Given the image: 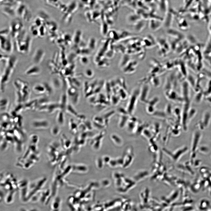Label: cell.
<instances>
[{
  "label": "cell",
  "mask_w": 211,
  "mask_h": 211,
  "mask_svg": "<svg viewBox=\"0 0 211 211\" xmlns=\"http://www.w3.org/2000/svg\"><path fill=\"white\" fill-rule=\"evenodd\" d=\"M137 92L132 94L133 95L131 96L129 102L127 111L130 114H132L134 111L137 98Z\"/></svg>",
  "instance_id": "5bb4252c"
},
{
  "label": "cell",
  "mask_w": 211,
  "mask_h": 211,
  "mask_svg": "<svg viewBox=\"0 0 211 211\" xmlns=\"http://www.w3.org/2000/svg\"><path fill=\"white\" fill-rule=\"evenodd\" d=\"M62 201L60 198L56 196L52 200L50 207V211H61Z\"/></svg>",
  "instance_id": "8fae6325"
},
{
  "label": "cell",
  "mask_w": 211,
  "mask_h": 211,
  "mask_svg": "<svg viewBox=\"0 0 211 211\" xmlns=\"http://www.w3.org/2000/svg\"><path fill=\"white\" fill-rule=\"evenodd\" d=\"M53 197L50 189L42 190L39 192V201L43 204L48 205Z\"/></svg>",
  "instance_id": "52a82bcc"
},
{
  "label": "cell",
  "mask_w": 211,
  "mask_h": 211,
  "mask_svg": "<svg viewBox=\"0 0 211 211\" xmlns=\"http://www.w3.org/2000/svg\"><path fill=\"white\" fill-rule=\"evenodd\" d=\"M17 191L13 190L7 191L5 198V201L6 203L10 204L13 202L15 193Z\"/></svg>",
  "instance_id": "ac0fdd59"
},
{
  "label": "cell",
  "mask_w": 211,
  "mask_h": 211,
  "mask_svg": "<svg viewBox=\"0 0 211 211\" xmlns=\"http://www.w3.org/2000/svg\"><path fill=\"white\" fill-rule=\"evenodd\" d=\"M9 102L6 98H3L1 101V109L3 110H5L8 108Z\"/></svg>",
  "instance_id": "cb8c5ba5"
},
{
  "label": "cell",
  "mask_w": 211,
  "mask_h": 211,
  "mask_svg": "<svg viewBox=\"0 0 211 211\" xmlns=\"http://www.w3.org/2000/svg\"><path fill=\"white\" fill-rule=\"evenodd\" d=\"M187 148L186 147L184 148H182L179 149L176 151H175L174 153H170L169 151H167L166 150H164L165 151V152L166 154H167L168 156H169L170 157H171V158H172L173 160L177 161L179 160L181 156H182L184 153V151H186V150L184 151Z\"/></svg>",
  "instance_id": "7c38bea8"
},
{
  "label": "cell",
  "mask_w": 211,
  "mask_h": 211,
  "mask_svg": "<svg viewBox=\"0 0 211 211\" xmlns=\"http://www.w3.org/2000/svg\"><path fill=\"white\" fill-rule=\"evenodd\" d=\"M132 25L133 29L136 32H140L145 27L146 22L144 20L142 19Z\"/></svg>",
  "instance_id": "e0dca14e"
},
{
  "label": "cell",
  "mask_w": 211,
  "mask_h": 211,
  "mask_svg": "<svg viewBox=\"0 0 211 211\" xmlns=\"http://www.w3.org/2000/svg\"><path fill=\"white\" fill-rule=\"evenodd\" d=\"M142 18L137 14H131L127 18V21L130 25H133L142 20Z\"/></svg>",
  "instance_id": "9a60e30c"
},
{
  "label": "cell",
  "mask_w": 211,
  "mask_h": 211,
  "mask_svg": "<svg viewBox=\"0 0 211 211\" xmlns=\"http://www.w3.org/2000/svg\"><path fill=\"white\" fill-rule=\"evenodd\" d=\"M29 183L26 180L18 182V190L21 200L24 202H27V198Z\"/></svg>",
  "instance_id": "5b68a950"
},
{
  "label": "cell",
  "mask_w": 211,
  "mask_h": 211,
  "mask_svg": "<svg viewBox=\"0 0 211 211\" xmlns=\"http://www.w3.org/2000/svg\"><path fill=\"white\" fill-rule=\"evenodd\" d=\"M162 24L160 20L151 19L149 22V26L151 30L156 31L161 27Z\"/></svg>",
  "instance_id": "2e32d148"
},
{
  "label": "cell",
  "mask_w": 211,
  "mask_h": 211,
  "mask_svg": "<svg viewBox=\"0 0 211 211\" xmlns=\"http://www.w3.org/2000/svg\"><path fill=\"white\" fill-rule=\"evenodd\" d=\"M41 69L38 65H34L29 67L26 71V75L29 76H34L39 75L41 72Z\"/></svg>",
  "instance_id": "4fadbf2b"
},
{
  "label": "cell",
  "mask_w": 211,
  "mask_h": 211,
  "mask_svg": "<svg viewBox=\"0 0 211 211\" xmlns=\"http://www.w3.org/2000/svg\"><path fill=\"white\" fill-rule=\"evenodd\" d=\"M149 175V172L148 171H141L138 172L134 177L135 181H138L145 179Z\"/></svg>",
  "instance_id": "d6986e66"
},
{
  "label": "cell",
  "mask_w": 211,
  "mask_h": 211,
  "mask_svg": "<svg viewBox=\"0 0 211 211\" xmlns=\"http://www.w3.org/2000/svg\"><path fill=\"white\" fill-rule=\"evenodd\" d=\"M39 137L36 134L31 135L29 144L24 153L18 159L16 165L19 168L28 170L33 167L39 161L40 153L38 144Z\"/></svg>",
  "instance_id": "6da1fadb"
},
{
  "label": "cell",
  "mask_w": 211,
  "mask_h": 211,
  "mask_svg": "<svg viewBox=\"0 0 211 211\" xmlns=\"http://www.w3.org/2000/svg\"><path fill=\"white\" fill-rule=\"evenodd\" d=\"M45 55L44 51L42 49H37L33 56L32 60L34 64L39 65L42 61Z\"/></svg>",
  "instance_id": "30bf717a"
},
{
  "label": "cell",
  "mask_w": 211,
  "mask_h": 211,
  "mask_svg": "<svg viewBox=\"0 0 211 211\" xmlns=\"http://www.w3.org/2000/svg\"><path fill=\"white\" fill-rule=\"evenodd\" d=\"M47 179L42 177L38 179L29 183L28 193L27 202L29 201L31 198L35 194L42 190V188L45 185Z\"/></svg>",
  "instance_id": "277c9868"
},
{
  "label": "cell",
  "mask_w": 211,
  "mask_h": 211,
  "mask_svg": "<svg viewBox=\"0 0 211 211\" xmlns=\"http://www.w3.org/2000/svg\"><path fill=\"white\" fill-rule=\"evenodd\" d=\"M7 114H4L2 116V120L3 122H6L8 121L9 118Z\"/></svg>",
  "instance_id": "83f0119b"
},
{
  "label": "cell",
  "mask_w": 211,
  "mask_h": 211,
  "mask_svg": "<svg viewBox=\"0 0 211 211\" xmlns=\"http://www.w3.org/2000/svg\"><path fill=\"white\" fill-rule=\"evenodd\" d=\"M49 123L46 120L40 119L35 120L32 123V126L34 128L37 130L47 129L49 127Z\"/></svg>",
  "instance_id": "ba28073f"
},
{
  "label": "cell",
  "mask_w": 211,
  "mask_h": 211,
  "mask_svg": "<svg viewBox=\"0 0 211 211\" xmlns=\"http://www.w3.org/2000/svg\"><path fill=\"white\" fill-rule=\"evenodd\" d=\"M67 97L65 94L63 95L61 98L60 103L59 104L61 109L63 111L64 110L66 109L67 105Z\"/></svg>",
  "instance_id": "603a6c76"
},
{
  "label": "cell",
  "mask_w": 211,
  "mask_h": 211,
  "mask_svg": "<svg viewBox=\"0 0 211 211\" xmlns=\"http://www.w3.org/2000/svg\"><path fill=\"white\" fill-rule=\"evenodd\" d=\"M60 130L58 126L55 125L51 129L50 132L51 134L54 136H57L60 133Z\"/></svg>",
  "instance_id": "d4e9b609"
},
{
  "label": "cell",
  "mask_w": 211,
  "mask_h": 211,
  "mask_svg": "<svg viewBox=\"0 0 211 211\" xmlns=\"http://www.w3.org/2000/svg\"><path fill=\"white\" fill-rule=\"evenodd\" d=\"M18 182L14 176L9 173H3L1 176V186L7 191L18 190Z\"/></svg>",
  "instance_id": "3957f363"
},
{
  "label": "cell",
  "mask_w": 211,
  "mask_h": 211,
  "mask_svg": "<svg viewBox=\"0 0 211 211\" xmlns=\"http://www.w3.org/2000/svg\"><path fill=\"white\" fill-rule=\"evenodd\" d=\"M66 110L69 112L74 115H77V112L75 111L74 108L70 105H68L66 107Z\"/></svg>",
  "instance_id": "4316f807"
},
{
  "label": "cell",
  "mask_w": 211,
  "mask_h": 211,
  "mask_svg": "<svg viewBox=\"0 0 211 211\" xmlns=\"http://www.w3.org/2000/svg\"><path fill=\"white\" fill-rule=\"evenodd\" d=\"M56 120L57 123L59 125H63L64 122V116L63 111L61 110L58 112L56 116Z\"/></svg>",
  "instance_id": "44dd1931"
},
{
  "label": "cell",
  "mask_w": 211,
  "mask_h": 211,
  "mask_svg": "<svg viewBox=\"0 0 211 211\" xmlns=\"http://www.w3.org/2000/svg\"><path fill=\"white\" fill-rule=\"evenodd\" d=\"M34 92L37 94H43L46 93V88L44 84H38L33 88Z\"/></svg>",
  "instance_id": "ffe728a7"
},
{
  "label": "cell",
  "mask_w": 211,
  "mask_h": 211,
  "mask_svg": "<svg viewBox=\"0 0 211 211\" xmlns=\"http://www.w3.org/2000/svg\"><path fill=\"white\" fill-rule=\"evenodd\" d=\"M57 79L53 78L52 81V86L55 89L59 88L61 86L60 81Z\"/></svg>",
  "instance_id": "484cf974"
},
{
  "label": "cell",
  "mask_w": 211,
  "mask_h": 211,
  "mask_svg": "<svg viewBox=\"0 0 211 211\" xmlns=\"http://www.w3.org/2000/svg\"><path fill=\"white\" fill-rule=\"evenodd\" d=\"M1 49L3 52L7 53L12 52L13 46L8 34H1Z\"/></svg>",
  "instance_id": "8992f818"
},
{
  "label": "cell",
  "mask_w": 211,
  "mask_h": 211,
  "mask_svg": "<svg viewBox=\"0 0 211 211\" xmlns=\"http://www.w3.org/2000/svg\"><path fill=\"white\" fill-rule=\"evenodd\" d=\"M37 104L38 105V100H35L26 104L24 106V109L27 110L33 109L37 107Z\"/></svg>",
  "instance_id": "7402d4cb"
},
{
  "label": "cell",
  "mask_w": 211,
  "mask_h": 211,
  "mask_svg": "<svg viewBox=\"0 0 211 211\" xmlns=\"http://www.w3.org/2000/svg\"><path fill=\"white\" fill-rule=\"evenodd\" d=\"M17 61V58L14 56L10 57L7 62L4 63V68L1 76V90L4 89L9 81L14 71Z\"/></svg>",
  "instance_id": "7a4b0ae2"
},
{
  "label": "cell",
  "mask_w": 211,
  "mask_h": 211,
  "mask_svg": "<svg viewBox=\"0 0 211 211\" xmlns=\"http://www.w3.org/2000/svg\"><path fill=\"white\" fill-rule=\"evenodd\" d=\"M15 21L12 23L11 32L13 37H16L20 35V32H22V23Z\"/></svg>",
  "instance_id": "9c48e42d"
}]
</instances>
